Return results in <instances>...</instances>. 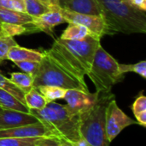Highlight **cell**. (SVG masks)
<instances>
[{"instance_id": "cell-35", "label": "cell", "mask_w": 146, "mask_h": 146, "mask_svg": "<svg viewBox=\"0 0 146 146\" xmlns=\"http://www.w3.org/2000/svg\"><path fill=\"white\" fill-rule=\"evenodd\" d=\"M3 108H2V107H1V106H0V112H1V111H2V110H3Z\"/></svg>"}, {"instance_id": "cell-23", "label": "cell", "mask_w": 146, "mask_h": 146, "mask_svg": "<svg viewBox=\"0 0 146 146\" xmlns=\"http://www.w3.org/2000/svg\"><path fill=\"white\" fill-rule=\"evenodd\" d=\"M26 9V13L32 17L38 16L47 11H49V8L41 3L38 0H23Z\"/></svg>"}, {"instance_id": "cell-24", "label": "cell", "mask_w": 146, "mask_h": 146, "mask_svg": "<svg viewBox=\"0 0 146 146\" xmlns=\"http://www.w3.org/2000/svg\"><path fill=\"white\" fill-rule=\"evenodd\" d=\"M119 69L121 73L125 74L127 72H134L141 76L143 78L146 77V61L142 60L133 65L119 64Z\"/></svg>"}, {"instance_id": "cell-16", "label": "cell", "mask_w": 146, "mask_h": 146, "mask_svg": "<svg viewBox=\"0 0 146 146\" xmlns=\"http://www.w3.org/2000/svg\"><path fill=\"white\" fill-rule=\"evenodd\" d=\"M0 106L4 109H11L23 113H29L28 108L10 93L0 89Z\"/></svg>"}, {"instance_id": "cell-15", "label": "cell", "mask_w": 146, "mask_h": 146, "mask_svg": "<svg viewBox=\"0 0 146 146\" xmlns=\"http://www.w3.org/2000/svg\"><path fill=\"white\" fill-rule=\"evenodd\" d=\"M33 17L27 13L15 11L0 6V23H14V24H28L32 23Z\"/></svg>"}, {"instance_id": "cell-5", "label": "cell", "mask_w": 146, "mask_h": 146, "mask_svg": "<svg viewBox=\"0 0 146 146\" xmlns=\"http://www.w3.org/2000/svg\"><path fill=\"white\" fill-rule=\"evenodd\" d=\"M43 54V58L39 62V68L33 78V88L37 89L39 86L49 85L89 92L86 81H81L70 74L45 51Z\"/></svg>"}, {"instance_id": "cell-14", "label": "cell", "mask_w": 146, "mask_h": 146, "mask_svg": "<svg viewBox=\"0 0 146 146\" xmlns=\"http://www.w3.org/2000/svg\"><path fill=\"white\" fill-rule=\"evenodd\" d=\"M43 55L44 54L41 52L34 51L16 45L15 46H12L9 50L7 54V59L12 61L13 63L16 61H25V60L40 62V60L43 58Z\"/></svg>"}, {"instance_id": "cell-17", "label": "cell", "mask_w": 146, "mask_h": 146, "mask_svg": "<svg viewBox=\"0 0 146 146\" xmlns=\"http://www.w3.org/2000/svg\"><path fill=\"white\" fill-rule=\"evenodd\" d=\"M88 35H93L92 33L83 25L76 23H68V26L62 32L61 39L71 40H81Z\"/></svg>"}, {"instance_id": "cell-33", "label": "cell", "mask_w": 146, "mask_h": 146, "mask_svg": "<svg viewBox=\"0 0 146 146\" xmlns=\"http://www.w3.org/2000/svg\"><path fill=\"white\" fill-rule=\"evenodd\" d=\"M59 146H77V145L74 142L68 141L64 139H60V144Z\"/></svg>"}, {"instance_id": "cell-3", "label": "cell", "mask_w": 146, "mask_h": 146, "mask_svg": "<svg viewBox=\"0 0 146 146\" xmlns=\"http://www.w3.org/2000/svg\"><path fill=\"white\" fill-rule=\"evenodd\" d=\"M29 113L53 129L59 139L76 143L81 138L79 128L80 115L73 114L67 105L50 102L44 108L29 109Z\"/></svg>"}, {"instance_id": "cell-32", "label": "cell", "mask_w": 146, "mask_h": 146, "mask_svg": "<svg viewBox=\"0 0 146 146\" xmlns=\"http://www.w3.org/2000/svg\"><path fill=\"white\" fill-rule=\"evenodd\" d=\"M135 118L137 120V124L145 127L146 126V111H144L137 115H135Z\"/></svg>"}, {"instance_id": "cell-28", "label": "cell", "mask_w": 146, "mask_h": 146, "mask_svg": "<svg viewBox=\"0 0 146 146\" xmlns=\"http://www.w3.org/2000/svg\"><path fill=\"white\" fill-rule=\"evenodd\" d=\"M132 110L133 112L134 116L144 111H146V97L144 95L141 94L137 97L132 106Z\"/></svg>"}, {"instance_id": "cell-18", "label": "cell", "mask_w": 146, "mask_h": 146, "mask_svg": "<svg viewBox=\"0 0 146 146\" xmlns=\"http://www.w3.org/2000/svg\"><path fill=\"white\" fill-rule=\"evenodd\" d=\"M25 104L28 109L44 108L49 102L46 98L36 88H33L24 96Z\"/></svg>"}, {"instance_id": "cell-1", "label": "cell", "mask_w": 146, "mask_h": 146, "mask_svg": "<svg viewBox=\"0 0 146 146\" xmlns=\"http://www.w3.org/2000/svg\"><path fill=\"white\" fill-rule=\"evenodd\" d=\"M101 38L88 35L81 40L56 39L51 47L45 51L56 63L81 81L89 72Z\"/></svg>"}, {"instance_id": "cell-7", "label": "cell", "mask_w": 146, "mask_h": 146, "mask_svg": "<svg viewBox=\"0 0 146 146\" xmlns=\"http://www.w3.org/2000/svg\"><path fill=\"white\" fill-rule=\"evenodd\" d=\"M137 124L128 115H127L117 105L113 98L108 104L105 114V133L106 138L111 143L126 127Z\"/></svg>"}, {"instance_id": "cell-25", "label": "cell", "mask_w": 146, "mask_h": 146, "mask_svg": "<svg viewBox=\"0 0 146 146\" xmlns=\"http://www.w3.org/2000/svg\"><path fill=\"white\" fill-rule=\"evenodd\" d=\"M18 45L15 39L11 36L0 34V62L7 59V54L9 50L12 47Z\"/></svg>"}, {"instance_id": "cell-10", "label": "cell", "mask_w": 146, "mask_h": 146, "mask_svg": "<svg viewBox=\"0 0 146 146\" xmlns=\"http://www.w3.org/2000/svg\"><path fill=\"white\" fill-rule=\"evenodd\" d=\"M98 97V92L91 93L80 89H68L64 96L67 107L74 114L80 115L91 108Z\"/></svg>"}, {"instance_id": "cell-27", "label": "cell", "mask_w": 146, "mask_h": 146, "mask_svg": "<svg viewBox=\"0 0 146 146\" xmlns=\"http://www.w3.org/2000/svg\"><path fill=\"white\" fill-rule=\"evenodd\" d=\"M0 6L15 11L26 13L23 0H0Z\"/></svg>"}, {"instance_id": "cell-13", "label": "cell", "mask_w": 146, "mask_h": 146, "mask_svg": "<svg viewBox=\"0 0 146 146\" xmlns=\"http://www.w3.org/2000/svg\"><path fill=\"white\" fill-rule=\"evenodd\" d=\"M59 6L80 14L101 15V9L97 0H59Z\"/></svg>"}, {"instance_id": "cell-11", "label": "cell", "mask_w": 146, "mask_h": 146, "mask_svg": "<svg viewBox=\"0 0 146 146\" xmlns=\"http://www.w3.org/2000/svg\"><path fill=\"white\" fill-rule=\"evenodd\" d=\"M38 121L39 120L30 113L4 108L0 112V130L26 126Z\"/></svg>"}, {"instance_id": "cell-8", "label": "cell", "mask_w": 146, "mask_h": 146, "mask_svg": "<svg viewBox=\"0 0 146 146\" xmlns=\"http://www.w3.org/2000/svg\"><path fill=\"white\" fill-rule=\"evenodd\" d=\"M55 10H58L68 23H76L83 25L92 33V34L99 38L106 35L105 23L102 15L80 14L62 9L60 6L56 7Z\"/></svg>"}, {"instance_id": "cell-6", "label": "cell", "mask_w": 146, "mask_h": 146, "mask_svg": "<svg viewBox=\"0 0 146 146\" xmlns=\"http://www.w3.org/2000/svg\"><path fill=\"white\" fill-rule=\"evenodd\" d=\"M124 75L120 71L119 63L100 44L87 73L96 88V91L98 93L111 92L113 86L122 81Z\"/></svg>"}, {"instance_id": "cell-2", "label": "cell", "mask_w": 146, "mask_h": 146, "mask_svg": "<svg viewBox=\"0 0 146 146\" xmlns=\"http://www.w3.org/2000/svg\"><path fill=\"white\" fill-rule=\"evenodd\" d=\"M104 21L106 35L117 33L145 34L146 14L133 8L126 0H97Z\"/></svg>"}, {"instance_id": "cell-26", "label": "cell", "mask_w": 146, "mask_h": 146, "mask_svg": "<svg viewBox=\"0 0 146 146\" xmlns=\"http://www.w3.org/2000/svg\"><path fill=\"white\" fill-rule=\"evenodd\" d=\"M14 63L23 72L30 74L32 77H33V78L39 68V62H38V61L25 60V61H16Z\"/></svg>"}, {"instance_id": "cell-19", "label": "cell", "mask_w": 146, "mask_h": 146, "mask_svg": "<svg viewBox=\"0 0 146 146\" xmlns=\"http://www.w3.org/2000/svg\"><path fill=\"white\" fill-rule=\"evenodd\" d=\"M9 79L25 94L33 88V77L23 71L10 73Z\"/></svg>"}, {"instance_id": "cell-9", "label": "cell", "mask_w": 146, "mask_h": 146, "mask_svg": "<svg viewBox=\"0 0 146 146\" xmlns=\"http://www.w3.org/2000/svg\"><path fill=\"white\" fill-rule=\"evenodd\" d=\"M59 138L58 134L41 121L36 123L0 130V138Z\"/></svg>"}, {"instance_id": "cell-31", "label": "cell", "mask_w": 146, "mask_h": 146, "mask_svg": "<svg viewBox=\"0 0 146 146\" xmlns=\"http://www.w3.org/2000/svg\"><path fill=\"white\" fill-rule=\"evenodd\" d=\"M44 5L49 8L50 10H55L59 6V0H38Z\"/></svg>"}, {"instance_id": "cell-29", "label": "cell", "mask_w": 146, "mask_h": 146, "mask_svg": "<svg viewBox=\"0 0 146 146\" xmlns=\"http://www.w3.org/2000/svg\"><path fill=\"white\" fill-rule=\"evenodd\" d=\"M59 144H60L59 138L51 137V138L44 139L35 146H59Z\"/></svg>"}, {"instance_id": "cell-22", "label": "cell", "mask_w": 146, "mask_h": 146, "mask_svg": "<svg viewBox=\"0 0 146 146\" xmlns=\"http://www.w3.org/2000/svg\"><path fill=\"white\" fill-rule=\"evenodd\" d=\"M0 89L10 93L15 98H17L21 102L25 104V98H24L25 93L21 89H20L15 83H13L9 78H7L1 73H0Z\"/></svg>"}, {"instance_id": "cell-30", "label": "cell", "mask_w": 146, "mask_h": 146, "mask_svg": "<svg viewBox=\"0 0 146 146\" xmlns=\"http://www.w3.org/2000/svg\"><path fill=\"white\" fill-rule=\"evenodd\" d=\"M126 2L133 8L146 12V0H126Z\"/></svg>"}, {"instance_id": "cell-21", "label": "cell", "mask_w": 146, "mask_h": 146, "mask_svg": "<svg viewBox=\"0 0 146 146\" xmlns=\"http://www.w3.org/2000/svg\"><path fill=\"white\" fill-rule=\"evenodd\" d=\"M45 138H0V146H35Z\"/></svg>"}, {"instance_id": "cell-12", "label": "cell", "mask_w": 146, "mask_h": 146, "mask_svg": "<svg viewBox=\"0 0 146 146\" xmlns=\"http://www.w3.org/2000/svg\"><path fill=\"white\" fill-rule=\"evenodd\" d=\"M67 22L58 10H49L38 16L33 17L32 24L39 31H43L53 37V28Z\"/></svg>"}, {"instance_id": "cell-34", "label": "cell", "mask_w": 146, "mask_h": 146, "mask_svg": "<svg viewBox=\"0 0 146 146\" xmlns=\"http://www.w3.org/2000/svg\"><path fill=\"white\" fill-rule=\"evenodd\" d=\"M0 34H3V31H2L1 28H0Z\"/></svg>"}, {"instance_id": "cell-20", "label": "cell", "mask_w": 146, "mask_h": 146, "mask_svg": "<svg viewBox=\"0 0 146 146\" xmlns=\"http://www.w3.org/2000/svg\"><path fill=\"white\" fill-rule=\"evenodd\" d=\"M37 89L46 98L48 102H55L60 99H64V96L68 90L63 88H60L56 86H49V85L39 86Z\"/></svg>"}, {"instance_id": "cell-4", "label": "cell", "mask_w": 146, "mask_h": 146, "mask_svg": "<svg viewBox=\"0 0 146 146\" xmlns=\"http://www.w3.org/2000/svg\"><path fill=\"white\" fill-rule=\"evenodd\" d=\"M115 98L110 93H98L95 104L80 114V134L90 146H110L105 133V114L109 102Z\"/></svg>"}]
</instances>
